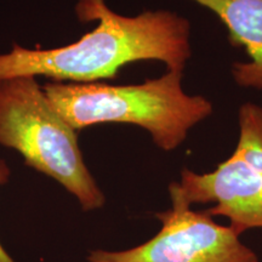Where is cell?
I'll use <instances>...</instances> for the list:
<instances>
[{
    "label": "cell",
    "instance_id": "6da1fadb",
    "mask_svg": "<svg viewBox=\"0 0 262 262\" xmlns=\"http://www.w3.org/2000/svg\"><path fill=\"white\" fill-rule=\"evenodd\" d=\"M80 21H98L93 32L74 44L51 50H28L14 45L0 55V80L16 77H44L96 83L114 79L123 66L157 60L168 71H182L191 57L188 19L165 10L133 16L116 14L106 0H78Z\"/></svg>",
    "mask_w": 262,
    "mask_h": 262
},
{
    "label": "cell",
    "instance_id": "7a4b0ae2",
    "mask_svg": "<svg viewBox=\"0 0 262 262\" xmlns=\"http://www.w3.org/2000/svg\"><path fill=\"white\" fill-rule=\"evenodd\" d=\"M181 80L182 71H168L137 85L49 83L42 90L74 130L102 123L133 124L146 129L153 142L169 152L214 111L208 98L186 94Z\"/></svg>",
    "mask_w": 262,
    "mask_h": 262
},
{
    "label": "cell",
    "instance_id": "3957f363",
    "mask_svg": "<svg viewBox=\"0 0 262 262\" xmlns=\"http://www.w3.org/2000/svg\"><path fill=\"white\" fill-rule=\"evenodd\" d=\"M0 145L16 149L28 166L61 183L84 211L106 203L85 165L77 130L57 113L35 77L0 80Z\"/></svg>",
    "mask_w": 262,
    "mask_h": 262
},
{
    "label": "cell",
    "instance_id": "277c9868",
    "mask_svg": "<svg viewBox=\"0 0 262 262\" xmlns=\"http://www.w3.org/2000/svg\"><path fill=\"white\" fill-rule=\"evenodd\" d=\"M171 183L191 206L214 204L204 211L228 219L238 235L262 228V107L239 108V139L229 158L210 172L182 169L180 181Z\"/></svg>",
    "mask_w": 262,
    "mask_h": 262
},
{
    "label": "cell",
    "instance_id": "5b68a950",
    "mask_svg": "<svg viewBox=\"0 0 262 262\" xmlns=\"http://www.w3.org/2000/svg\"><path fill=\"white\" fill-rule=\"evenodd\" d=\"M171 208L157 212L162 227L155 237L126 250H91L88 262H258L229 226L214 221L191 205L169 185Z\"/></svg>",
    "mask_w": 262,
    "mask_h": 262
},
{
    "label": "cell",
    "instance_id": "8992f818",
    "mask_svg": "<svg viewBox=\"0 0 262 262\" xmlns=\"http://www.w3.org/2000/svg\"><path fill=\"white\" fill-rule=\"evenodd\" d=\"M226 25L232 44L243 45L249 62H235L232 77L239 86L262 90V0H193Z\"/></svg>",
    "mask_w": 262,
    "mask_h": 262
},
{
    "label": "cell",
    "instance_id": "52a82bcc",
    "mask_svg": "<svg viewBox=\"0 0 262 262\" xmlns=\"http://www.w3.org/2000/svg\"><path fill=\"white\" fill-rule=\"evenodd\" d=\"M9 175H10L9 168L6 166V164L3 162V160H0V185H3V183L8 181ZM0 262H15L14 258L10 256L8 251L3 248L2 243H0Z\"/></svg>",
    "mask_w": 262,
    "mask_h": 262
}]
</instances>
